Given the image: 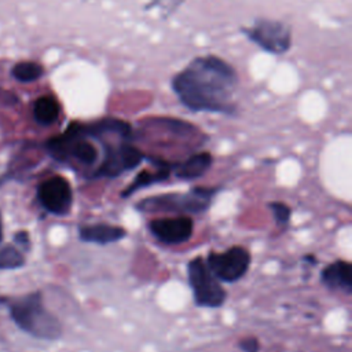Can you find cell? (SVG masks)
<instances>
[{
  "mask_svg": "<svg viewBox=\"0 0 352 352\" xmlns=\"http://www.w3.org/2000/svg\"><path fill=\"white\" fill-rule=\"evenodd\" d=\"M213 158L212 154L208 151L194 153L187 157L184 161L175 162L173 173L180 180H194L204 176L209 168L212 166Z\"/></svg>",
  "mask_w": 352,
  "mask_h": 352,
  "instance_id": "12",
  "label": "cell"
},
{
  "mask_svg": "<svg viewBox=\"0 0 352 352\" xmlns=\"http://www.w3.org/2000/svg\"><path fill=\"white\" fill-rule=\"evenodd\" d=\"M37 198L47 212L55 216H66L73 205V190L67 179L52 176L38 184Z\"/></svg>",
  "mask_w": 352,
  "mask_h": 352,
  "instance_id": "7",
  "label": "cell"
},
{
  "mask_svg": "<svg viewBox=\"0 0 352 352\" xmlns=\"http://www.w3.org/2000/svg\"><path fill=\"white\" fill-rule=\"evenodd\" d=\"M238 85L236 70L216 55L194 58L170 81L173 94L188 110L227 116L236 110L234 95Z\"/></svg>",
  "mask_w": 352,
  "mask_h": 352,
  "instance_id": "1",
  "label": "cell"
},
{
  "mask_svg": "<svg viewBox=\"0 0 352 352\" xmlns=\"http://www.w3.org/2000/svg\"><path fill=\"white\" fill-rule=\"evenodd\" d=\"M302 261H304V263H308V264H312V265H316V264H318V260H316V258H315V256H312V254L304 256Z\"/></svg>",
  "mask_w": 352,
  "mask_h": 352,
  "instance_id": "20",
  "label": "cell"
},
{
  "mask_svg": "<svg viewBox=\"0 0 352 352\" xmlns=\"http://www.w3.org/2000/svg\"><path fill=\"white\" fill-rule=\"evenodd\" d=\"M187 279L197 307L219 308L224 304L227 293L201 256L187 263Z\"/></svg>",
  "mask_w": 352,
  "mask_h": 352,
  "instance_id": "4",
  "label": "cell"
},
{
  "mask_svg": "<svg viewBox=\"0 0 352 352\" xmlns=\"http://www.w3.org/2000/svg\"><path fill=\"white\" fill-rule=\"evenodd\" d=\"M205 263L217 280L232 283L248 272L252 256L246 248L232 246L224 252H209Z\"/></svg>",
  "mask_w": 352,
  "mask_h": 352,
  "instance_id": "6",
  "label": "cell"
},
{
  "mask_svg": "<svg viewBox=\"0 0 352 352\" xmlns=\"http://www.w3.org/2000/svg\"><path fill=\"white\" fill-rule=\"evenodd\" d=\"M25 265V257L16 246L4 245L0 248V270H16Z\"/></svg>",
  "mask_w": 352,
  "mask_h": 352,
  "instance_id": "15",
  "label": "cell"
},
{
  "mask_svg": "<svg viewBox=\"0 0 352 352\" xmlns=\"http://www.w3.org/2000/svg\"><path fill=\"white\" fill-rule=\"evenodd\" d=\"M8 311L15 324L36 338L52 341L62 336V324L45 308L40 292H33L8 301Z\"/></svg>",
  "mask_w": 352,
  "mask_h": 352,
  "instance_id": "2",
  "label": "cell"
},
{
  "mask_svg": "<svg viewBox=\"0 0 352 352\" xmlns=\"http://www.w3.org/2000/svg\"><path fill=\"white\" fill-rule=\"evenodd\" d=\"M147 161H150L154 165V170H148V169L140 170L135 176L132 183L128 184L120 192V195L122 198H128L133 192H136V191H139L142 188L150 187V186H153L155 183L165 182L169 177V175H170V172L173 170V166H175V161H168V160L160 158V157H147Z\"/></svg>",
  "mask_w": 352,
  "mask_h": 352,
  "instance_id": "9",
  "label": "cell"
},
{
  "mask_svg": "<svg viewBox=\"0 0 352 352\" xmlns=\"http://www.w3.org/2000/svg\"><path fill=\"white\" fill-rule=\"evenodd\" d=\"M60 114V106L59 102L50 95L41 96L34 102L33 106V116L34 120L40 124V125H51L54 124L58 117Z\"/></svg>",
  "mask_w": 352,
  "mask_h": 352,
  "instance_id": "13",
  "label": "cell"
},
{
  "mask_svg": "<svg viewBox=\"0 0 352 352\" xmlns=\"http://www.w3.org/2000/svg\"><path fill=\"white\" fill-rule=\"evenodd\" d=\"M238 348L242 352H258L260 351V342L256 337H245L238 341Z\"/></svg>",
  "mask_w": 352,
  "mask_h": 352,
  "instance_id": "18",
  "label": "cell"
},
{
  "mask_svg": "<svg viewBox=\"0 0 352 352\" xmlns=\"http://www.w3.org/2000/svg\"><path fill=\"white\" fill-rule=\"evenodd\" d=\"M217 187H194L186 192H165L140 199L135 208L142 213L198 214L209 209Z\"/></svg>",
  "mask_w": 352,
  "mask_h": 352,
  "instance_id": "3",
  "label": "cell"
},
{
  "mask_svg": "<svg viewBox=\"0 0 352 352\" xmlns=\"http://www.w3.org/2000/svg\"><path fill=\"white\" fill-rule=\"evenodd\" d=\"M186 0H150L148 4L144 6L146 10L154 8L160 12L161 18H169L172 14H175L180 6L184 3Z\"/></svg>",
  "mask_w": 352,
  "mask_h": 352,
  "instance_id": "16",
  "label": "cell"
},
{
  "mask_svg": "<svg viewBox=\"0 0 352 352\" xmlns=\"http://www.w3.org/2000/svg\"><path fill=\"white\" fill-rule=\"evenodd\" d=\"M14 241L18 246L23 248L25 250H29L30 248V238H29V234L26 231H21V232H16L15 236H14Z\"/></svg>",
  "mask_w": 352,
  "mask_h": 352,
  "instance_id": "19",
  "label": "cell"
},
{
  "mask_svg": "<svg viewBox=\"0 0 352 352\" xmlns=\"http://www.w3.org/2000/svg\"><path fill=\"white\" fill-rule=\"evenodd\" d=\"M126 236V230L120 226L98 223L89 226H81L78 228V238L82 242L96 243V245H109L118 242Z\"/></svg>",
  "mask_w": 352,
  "mask_h": 352,
  "instance_id": "11",
  "label": "cell"
},
{
  "mask_svg": "<svg viewBox=\"0 0 352 352\" xmlns=\"http://www.w3.org/2000/svg\"><path fill=\"white\" fill-rule=\"evenodd\" d=\"M44 73V69L40 63L37 62H19L16 65H14L11 74L14 78H16L18 81L22 82H30V81H36L38 80Z\"/></svg>",
  "mask_w": 352,
  "mask_h": 352,
  "instance_id": "14",
  "label": "cell"
},
{
  "mask_svg": "<svg viewBox=\"0 0 352 352\" xmlns=\"http://www.w3.org/2000/svg\"><path fill=\"white\" fill-rule=\"evenodd\" d=\"M148 231L165 245H179L191 238L194 223L188 216L160 217L148 223Z\"/></svg>",
  "mask_w": 352,
  "mask_h": 352,
  "instance_id": "8",
  "label": "cell"
},
{
  "mask_svg": "<svg viewBox=\"0 0 352 352\" xmlns=\"http://www.w3.org/2000/svg\"><path fill=\"white\" fill-rule=\"evenodd\" d=\"M322 283L333 292L344 294L352 293V265L345 260H336L326 265L320 274Z\"/></svg>",
  "mask_w": 352,
  "mask_h": 352,
  "instance_id": "10",
  "label": "cell"
},
{
  "mask_svg": "<svg viewBox=\"0 0 352 352\" xmlns=\"http://www.w3.org/2000/svg\"><path fill=\"white\" fill-rule=\"evenodd\" d=\"M3 239V224H1V216H0V242Z\"/></svg>",
  "mask_w": 352,
  "mask_h": 352,
  "instance_id": "21",
  "label": "cell"
},
{
  "mask_svg": "<svg viewBox=\"0 0 352 352\" xmlns=\"http://www.w3.org/2000/svg\"><path fill=\"white\" fill-rule=\"evenodd\" d=\"M241 32L252 43L272 55H283L292 47V29L282 21L257 18L252 26L241 28Z\"/></svg>",
  "mask_w": 352,
  "mask_h": 352,
  "instance_id": "5",
  "label": "cell"
},
{
  "mask_svg": "<svg viewBox=\"0 0 352 352\" xmlns=\"http://www.w3.org/2000/svg\"><path fill=\"white\" fill-rule=\"evenodd\" d=\"M268 208L271 209L272 216H274L276 224L286 226L289 223L290 216H292V209H290L289 205H286L285 202L275 201V202H270Z\"/></svg>",
  "mask_w": 352,
  "mask_h": 352,
  "instance_id": "17",
  "label": "cell"
}]
</instances>
